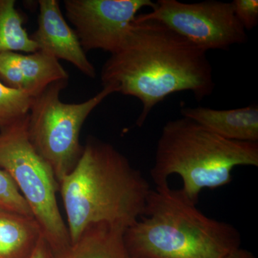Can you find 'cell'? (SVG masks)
Returning <instances> with one entry per match:
<instances>
[{
	"instance_id": "cell-18",
	"label": "cell",
	"mask_w": 258,
	"mask_h": 258,
	"mask_svg": "<svg viewBox=\"0 0 258 258\" xmlns=\"http://www.w3.org/2000/svg\"><path fill=\"white\" fill-rule=\"evenodd\" d=\"M30 258H52V252L43 236L41 237L36 248Z\"/></svg>"
},
{
	"instance_id": "cell-9",
	"label": "cell",
	"mask_w": 258,
	"mask_h": 258,
	"mask_svg": "<svg viewBox=\"0 0 258 258\" xmlns=\"http://www.w3.org/2000/svg\"><path fill=\"white\" fill-rule=\"evenodd\" d=\"M37 28L30 38L38 50L57 60L67 61L90 79H96V69L88 60L74 28L64 19L57 0H39Z\"/></svg>"
},
{
	"instance_id": "cell-8",
	"label": "cell",
	"mask_w": 258,
	"mask_h": 258,
	"mask_svg": "<svg viewBox=\"0 0 258 258\" xmlns=\"http://www.w3.org/2000/svg\"><path fill=\"white\" fill-rule=\"evenodd\" d=\"M66 18L72 24L83 50L113 54L124 42L141 10L153 9L151 0H64Z\"/></svg>"
},
{
	"instance_id": "cell-15",
	"label": "cell",
	"mask_w": 258,
	"mask_h": 258,
	"mask_svg": "<svg viewBox=\"0 0 258 258\" xmlns=\"http://www.w3.org/2000/svg\"><path fill=\"white\" fill-rule=\"evenodd\" d=\"M35 97L32 93L10 88L0 81V128L28 115Z\"/></svg>"
},
{
	"instance_id": "cell-6",
	"label": "cell",
	"mask_w": 258,
	"mask_h": 258,
	"mask_svg": "<svg viewBox=\"0 0 258 258\" xmlns=\"http://www.w3.org/2000/svg\"><path fill=\"white\" fill-rule=\"evenodd\" d=\"M69 80L51 83L39 93L29 112V139L37 152L50 166L58 183L71 172L81 159L83 146L81 129L93 110L113 93L114 86H103L92 98L79 103L61 101Z\"/></svg>"
},
{
	"instance_id": "cell-1",
	"label": "cell",
	"mask_w": 258,
	"mask_h": 258,
	"mask_svg": "<svg viewBox=\"0 0 258 258\" xmlns=\"http://www.w3.org/2000/svg\"><path fill=\"white\" fill-rule=\"evenodd\" d=\"M207 52L161 22L136 17L119 50L103 64L102 86L142 102L136 122L142 127L174 93L190 91L198 102L211 96L215 83Z\"/></svg>"
},
{
	"instance_id": "cell-12",
	"label": "cell",
	"mask_w": 258,
	"mask_h": 258,
	"mask_svg": "<svg viewBox=\"0 0 258 258\" xmlns=\"http://www.w3.org/2000/svg\"><path fill=\"white\" fill-rule=\"evenodd\" d=\"M125 230L105 223L91 226L76 242L52 253V258H134L125 247Z\"/></svg>"
},
{
	"instance_id": "cell-16",
	"label": "cell",
	"mask_w": 258,
	"mask_h": 258,
	"mask_svg": "<svg viewBox=\"0 0 258 258\" xmlns=\"http://www.w3.org/2000/svg\"><path fill=\"white\" fill-rule=\"evenodd\" d=\"M0 208L31 215V210L19 191L13 180L5 171L0 169Z\"/></svg>"
},
{
	"instance_id": "cell-5",
	"label": "cell",
	"mask_w": 258,
	"mask_h": 258,
	"mask_svg": "<svg viewBox=\"0 0 258 258\" xmlns=\"http://www.w3.org/2000/svg\"><path fill=\"white\" fill-rule=\"evenodd\" d=\"M28 116L0 128V169L18 186L55 253L69 246L71 238L57 202L58 181L29 139Z\"/></svg>"
},
{
	"instance_id": "cell-14",
	"label": "cell",
	"mask_w": 258,
	"mask_h": 258,
	"mask_svg": "<svg viewBox=\"0 0 258 258\" xmlns=\"http://www.w3.org/2000/svg\"><path fill=\"white\" fill-rule=\"evenodd\" d=\"M25 17L16 8L15 0H0V53H31L38 50L24 28Z\"/></svg>"
},
{
	"instance_id": "cell-4",
	"label": "cell",
	"mask_w": 258,
	"mask_h": 258,
	"mask_svg": "<svg viewBox=\"0 0 258 258\" xmlns=\"http://www.w3.org/2000/svg\"><path fill=\"white\" fill-rule=\"evenodd\" d=\"M239 166H258V142L223 138L181 116L163 127L150 174L156 186L177 174L183 181L181 192L197 205L203 189L230 184Z\"/></svg>"
},
{
	"instance_id": "cell-13",
	"label": "cell",
	"mask_w": 258,
	"mask_h": 258,
	"mask_svg": "<svg viewBox=\"0 0 258 258\" xmlns=\"http://www.w3.org/2000/svg\"><path fill=\"white\" fill-rule=\"evenodd\" d=\"M42 237L31 215L0 208V258H30Z\"/></svg>"
},
{
	"instance_id": "cell-10",
	"label": "cell",
	"mask_w": 258,
	"mask_h": 258,
	"mask_svg": "<svg viewBox=\"0 0 258 258\" xmlns=\"http://www.w3.org/2000/svg\"><path fill=\"white\" fill-rule=\"evenodd\" d=\"M69 79L59 60L45 51L0 53V81L10 88L37 96L51 83Z\"/></svg>"
},
{
	"instance_id": "cell-19",
	"label": "cell",
	"mask_w": 258,
	"mask_h": 258,
	"mask_svg": "<svg viewBox=\"0 0 258 258\" xmlns=\"http://www.w3.org/2000/svg\"><path fill=\"white\" fill-rule=\"evenodd\" d=\"M224 258H256L252 252L245 249L240 248L236 249L231 253L227 254Z\"/></svg>"
},
{
	"instance_id": "cell-2",
	"label": "cell",
	"mask_w": 258,
	"mask_h": 258,
	"mask_svg": "<svg viewBox=\"0 0 258 258\" xmlns=\"http://www.w3.org/2000/svg\"><path fill=\"white\" fill-rule=\"evenodd\" d=\"M151 189L142 171L116 148L88 137L77 165L59 182L71 243L98 224L126 230L144 215Z\"/></svg>"
},
{
	"instance_id": "cell-17",
	"label": "cell",
	"mask_w": 258,
	"mask_h": 258,
	"mask_svg": "<svg viewBox=\"0 0 258 258\" xmlns=\"http://www.w3.org/2000/svg\"><path fill=\"white\" fill-rule=\"evenodd\" d=\"M237 20L244 30H252L258 23L257 0H234L232 2Z\"/></svg>"
},
{
	"instance_id": "cell-3",
	"label": "cell",
	"mask_w": 258,
	"mask_h": 258,
	"mask_svg": "<svg viewBox=\"0 0 258 258\" xmlns=\"http://www.w3.org/2000/svg\"><path fill=\"white\" fill-rule=\"evenodd\" d=\"M196 205L169 184L151 189L144 215L123 234L129 253L134 258H224L240 248L235 227L210 218Z\"/></svg>"
},
{
	"instance_id": "cell-11",
	"label": "cell",
	"mask_w": 258,
	"mask_h": 258,
	"mask_svg": "<svg viewBox=\"0 0 258 258\" xmlns=\"http://www.w3.org/2000/svg\"><path fill=\"white\" fill-rule=\"evenodd\" d=\"M181 114L223 138L258 142L257 105L230 110L212 109L202 106L182 107Z\"/></svg>"
},
{
	"instance_id": "cell-7",
	"label": "cell",
	"mask_w": 258,
	"mask_h": 258,
	"mask_svg": "<svg viewBox=\"0 0 258 258\" xmlns=\"http://www.w3.org/2000/svg\"><path fill=\"white\" fill-rule=\"evenodd\" d=\"M137 17L161 22L207 52L227 50L232 45L245 43L248 39L232 3L158 0L152 12Z\"/></svg>"
}]
</instances>
